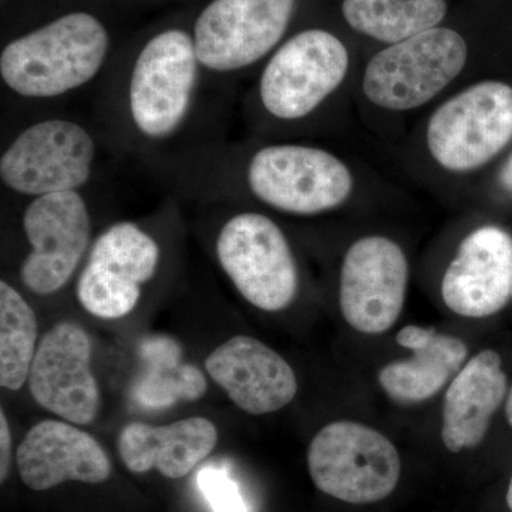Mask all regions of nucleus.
I'll return each mask as SVG.
<instances>
[{
    "mask_svg": "<svg viewBox=\"0 0 512 512\" xmlns=\"http://www.w3.org/2000/svg\"><path fill=\"white\" fill-rule=\"evenodd\" d=\"M217 443V427L211 420L190 417L167 426L127 424L120 431L117 450L131 473L157 470L161 476L178 480L210 456Z\"/></svg>",
    "mask_w": 512,
    "mask_h": 512,
    "instance_id": "nucleus-18",
    "label": "nucleus"
},
{
    "mask_svg": "<svg viewBox=\"0 0 512 512\" xmlns=\"http://www.w3.org/2000/svg\"><path fill=\"white\" fill-rule=\"evenodd\" d=\"M507 390V375L497 352L483 350L468 360L444 397L441 439L448 451L460 453L484 440Z\"/></svg>",
    "mask_w": 512,
    "mask_h": 512,
    "instance_id": "nucleus-19",
    "label": "nucleus"
},
{
    "mask_svg": "<svg viewBox=\"0 0 512 512\" xmlns=\"http://www.w3.org/2000/svg\"><path fill=\"white\" fill-rule=\"evenodd\" d=\"M198 487L214 512H248L247 503L225 468L205 466L198 473Z\"/></svg>",
    "mask_w": 512,
    "mask_h": 512,
    "instance_id": "nucleus-24",
    "label": "nucleus"
},
{
    "mask_svg": "<svg viewBox=\"0 0 512 512\" xmlns=\"http://www.w3.org/2000/svg\"><path fill=\"white\" fill-rule=\"evenodd\" d=\"M109 49V32L96 16L69 13L3 47L0 77L23 99H57L92 82Z\"/></svg>",
    "mask_w": 512,
    "mask_h": 512,
    "instance_id": "nucleus-1",
    "label": "nucleus"
},
{
    "mask_svg": "<svg viewBox=\"0 0 512 512\" xmlns=\"http://www.w3.org/2000/svg\"><path fill=\"white\" fill-rule=\"evenodd\" d=\"M507 504H508V507H510V510L512 511V477H511L510 485H508Z\"/></svg>",
    "mask_w": 512,
    "mask_h": 512,
    "instance_id": "nucleus-28",
    "label": "nucleus"
},
{
    "mask_svg": "<svg viewBox=\"0 0 512 512\" xmlns=\"http://www.w3.org/2000/svg\"><path fill=\"white\" fill-rule=\"evenodd\" d=\"M205 369L229 399L252 416L278 412L298 393L291 365L261 340L249 336H235L212 350Z\"/></svg>",
    "mask_w": 512,
    "mask_h": 512,
    "instance_id": "nucleus-16",
    "label": "nucleus"
},
{
    "mask_svg": "<svg viewBox=\"0 0 512 512\" xmlns=\"http://www.w3.org/2000/svg\"><path fill=\"white\" fill-rule=\"evenodd\" d=\"M447 308L481 319L503 311L512 296V237L498 227H481L463 242L441 284Z\"/></svg>",
    "mask_w": 512,
    "mask_h": 512,
    "instance_id": "nucleus-15",
    "label": "nucleus"
},
{
    "mask_svg": "<svg viewBox=\"0 0 512 512\" xmlns=\"http://www.w3.org/2000/svg\"><path fill=\"white\" fill-rule=\"evenodd\" d=\"M97 144L77 121L46 119L30 124L0 156V181L32 198L80 191L92 180Z\"/></svg>",
    "mask_w": 512,
    "mask_h": 512,
    "instance_id": "nucleus-7",
    "label": "nucleus"
},
{
    "mask_svg": "<svg viewBox=\"0 0 512 512\" xmlns=\"http://www.w3.org/2000/svg\"><path fill=\"white\" fill-rule=\"evenodd\" d=\"M396 342L413 352L410 359L380 370V386L396 402L419 403L436 396L466 365V343L434 328L406 326Z\"/></svg>",
    "mask_w": 512,
    "mask_h": 512,
    "instance_id": "nucleus-20",
    "label": "nucleus"
},
{
    "mask_svg": "<svg viewBox=\"0 0 512 512\" xmlns=\"http://www.w3.org/2000/svg\"><path fill=\"white\" fill-rule=\"evenodd\" d=\"M447 0H343L342 16L350 29L384 45H396L440 26Z\"/></svg>",
    "mask_w": 512,
    "mask_h": 512,
    "instance_id": "nucleus-22",
    "label": "nucleus"
},
{
    "mask_svg": "<svg viewBox=\"0 0 512 512\" xmlns=\"http://www.w3.org/2000/svg\"><path fill=\"white\" fill-rule=\"evenodd\" d=\"M245 184L256 200L276 211L316 215L348 200V165L322 148L274 144L259 148L245 167Z\"/></svg>",
    "mask_w": 512,
    "mask_h": 512,
    "instance_id": "nucleus-5",
    "label": "nucleus"
},
{
    "mask_svg": "<svg viewBox=\"0 0 512 512\" xmlns=\"http://www.w3.org/2000/svg\"><path fill=\"white\" fill-rule=\"evenodd\" d=\"M92 340L72 322H60L40 340L29 373V390L43 409L86 426L100 410V389L92 372Z\"/></svg>",
    "mask_w": 512,
    "mask_h": 512,
    "instance_id": "nucleus-14",
    "label": "nucleus"
},
{
    "mask_svg": "<svg viewBox=\"0 0 512 512\" xmlns=\"http://www.w3.org/2000/svg\"><path fill=\"white\" fill-rule=\"evenodd\" d=\"M467 57L466 37L436 26L376 53L363 74V93L380 109H417L463 72Z\"/></svg>",
    "mask_w": 512,
    "mask_h": 512,
    "instance_id": "nucleus-3",
    "label": "nucleus"
},
{
    "mask_svg": "<svg viewBox=\"0 0 512 512\" xmlns=\"http://www.w3.org/2000/svg\"><path fill=\"white\" fill-rule=\"evenodd\" d=\"M161 249L157 239L133 221L110 225L94 239L76 282L84 311L100 319L130 315L143 286L156 276Z\"/></svg>",
    "mask_w": 512,
    "mask_h": 512,
    "instance_id": "nucleus-10",
    "label": "nucleus"
},
{
    "mask_svg": "<svg viewBox=\"0 0 512 512\" xmlns=\"http://www.w3.org/2000/svg\"><path fill=\"white\" fill-rule=\"evenodd\" d=\"M505 414H507L508 423L512 426V387L508 392L507 406H505Z\"/></svg>",
    "mask_w": 512,
    "mask_h": 512,
    "instance_id": "nucleus-27",
    "label": "nucleus"
},
{
    "mask_svg": "<svg viewBox=\"0 0 512 512\" xmlns=\"http://www.w3.org/2000/svg\"><path fill=\"white\" fill-rule=\"evenodd\" d=\"M16 464L23 483L35 491L66 481L101 484L111 476L110 458L99 441L69 421L33 426L20 443Z\"/></svg>",
    "mask_w": 512,
    "mask_h": 512,
    "instance_id": "nucleus-17",
    "label": "nucleus"
},
{
    "mask_svg": "<svg viewBox=\"0 0 512 512\" xmlns=\"http://www.w3.org/2000/svg\"><path fill=\"white\" fill-rule=\"evenodd\" d=\"M222 271L245 301L265 312L284 311L295 299L299 272L284 232L259 212H238L215 242Z\"/></svg>",
    "mask_w": 512,
    "mask_h": 512,
    "instance_id": "nucleus-6",
    "label": "nucleus"
},
{
    "mask_svg": "<svg viewBox=\"0 0 512 512\" xmlns=\"http://www.w3.org/2000/svg\"><path fill=\"white\" fill-rule=\"evenodd\" d=\"M201 70L190 33L168 29L148 40L127 82L128 119L138 136L161 143L178 133L190 116Z\"/></svg>",
    "mask_w": 512,
    "mask_h": 512,
    "instance_id": "nucleus-2",
    "label": "nucleus"
},
{
    "mask_svg": "<svg viewBox=\"0 0 512 512\" xmlns=\"http://www.w3.org/2000/svg\"><path fill=\"white\" fill-rule=\"evenodd\" d=\"M409 264L403 249L386 237L359 239L346 251L339 303L357 332L380 335L399 319L406 301Z\"/></svg>",
    "mask_w": 512,
    "mask_h": 512,
    "instance_id": "nucleus-13",
    "label": "nucleus"
},
{
    "mask_svg": "<svg viewBox=\"0 0 512 512\" xmlns=\"http://www.w3.org/2000/svg\"><path fill=\"white\" fill-rule=\"evenodd\" d=\"M23 232L30 251L20 279L36 295L60 291L76 274L92 241V217L80 191L32 198L23 212Z\"/></svg>",
    "mask_w": 512,
    "mask_h": 512,
    "instance_id": "nucleus-11",
    "label": "nucleus"
},
{
    "mask_svg": "<svg viewBox=\"0 0 512 512\" xmlns=\"http://www.w3.org/2000/svg\"><path fill=\"white\" fill-rule=\"evenodd\" d=\"M138 356L143 370L131 393L141 407L167 409L200 400L207 392V379L198 367L183 362V349L170 336H147L138 345Z\"/></svg>",
    "mask_w": 512,
    "mask_h": 512,
    "instance_id": "nucleus-21",
    "label": "nucleus"
},
{
    "mask_svg": "<svg viewBox=\"0 0 512 512\" xmlns=\"http://www.w3.org/2000/svg\"><path fill=\"white\" fill-rule=\"evenodd\" d=\"M10 457H12V434L5 412H0V483L9 476Z\"/></svg>",
    "mask_w": 512,
    "mask_h": 512,
    "instance_id": "nucleus-25",
    "label": "nucleus"
},
{
    "mask_svg": "<svg viewBox=\"0 0 512 512\" xmlns=\"http://www.w3.org/2000/svg\"><path fill=\"white\" fill-rule=\"evenodd\" d=\"M350 56L335 33L306 29L282 43L259 79V100L272 117L301 120L345 80Z\"/></svg>",
    "mask_w": 512,
    "mask_h": 512,
    "instance_id": "nucleus-8",
    "label": "nucleus"
},
{
    "mask_svg": "<svg viewBox=\"0 0 512 512\" xmlns=\"http://www.w3.org/2000/svg\"><path fill=\"white\" fill-rule=\"evenodd\" d=\"M512 138V87L481 82L441 104L427 126L437 164L467 173L493 160Z\"/></svg>",
    "mask_w": 512,
    "mask_h": 512,
    "instance_id": "nucleus-9",
    "label": "nucleus"
},
{
    "mask_svg": "<svg viewBox=\"0 0 512 512\" xmlns=\"http://www.w3.org/2000/svg\"><path fill=\"white\" fill-rule=\"evenodd\" d=\"M313 484L349 504H372L396 490L402 461L384 434L355 421H335L313 437L308 451Z\"/></svg>",
    "mask_w": 512,
    "mask_h": 512,
    "instance_id": "nucleus-4",
    "label": "nucleus"
},
{
    "mask_svg": "<svg viewBox=\"0 0 512 512\" xmlns=\"http://www.w3.org/2000/svg\"><path fill=\"white\" fill-rule=\"evenodd\" d=\"M501 185L512 194V154L500 174Z\"/></svg>",
    "mask_w": 512,
    "mask_h": 512,
    "instance_id": "nucleus-26",
    "label": "nucleus"
},
{
    "mask_svg": "<svg viewBox=\"0 0 512 512\" xmlns=\"http://www.w3.org/2000/svg\"><path fill=\"white\" fill-rule=\"evenodd\" d=\"M511 299H512V296H511Z\"/></svg>",
    "mask_w": 512,
    "mask_h": 512,
    "instance_id": "nucleus-29",
    "label": "nucleus"
},
{
    "mask_svg": "<svg viewBox=\"0 0 512 512\" xmlns=\"http://www.w3.org/2000/svg\"><path fill=\"white\" fill-rule=\"evenodd\" d=\"M296 0H212L195 20L202 69L227 74L264 59L291 25Z\"/></svg>",
    "mask_w": 512,
    "mask_h": 512,
    "instance_id": "nucleus-12",
    "label": "nucleus"
},
{
    "mask_svg": "<svg viewBox=\"0 0 512 512\" xmlns=\"http://www.w3.org/2000/svg\"><path fill=\"white\" fill-rule=\"evenodd\" d=\"M37 319L32 306L9 282H0V386L20 390L28 382L37 350Z\"/></svg>",
    "mask_w": 512,
    "mask_h": 512,
    "instance_id": "nucleus-23",
    "label": "nucleus"
}]
</instances>
